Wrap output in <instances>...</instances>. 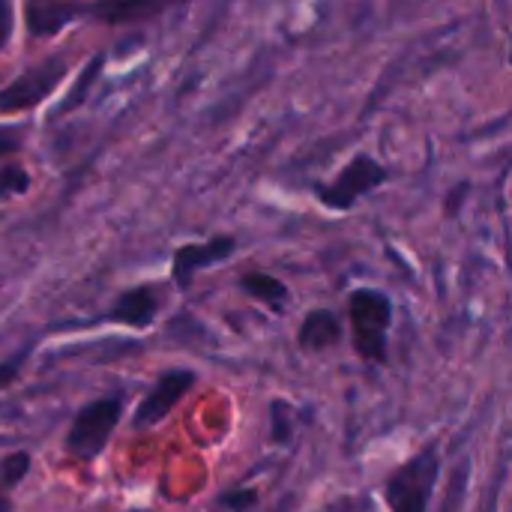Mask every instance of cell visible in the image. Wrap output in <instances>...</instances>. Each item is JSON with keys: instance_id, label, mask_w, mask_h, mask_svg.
<instances>
[{"instance_id": "cell-1", "label": "cell", "mask_w": 512, "mask_h": 512, "mask_svg": "<svg viewBox=\"0 0 512 512\" xmlns=\"http://www.w3.org/2000/svg\"><path fill=\"white\" fill-rule=\"evenodd\" d=\"M348 324L351 342L360 360L387 363L390 327H393V300L375 288H357L348 297Z\"/></svg>"}, {"instance_id": "cell-2", "label": "cell", "mask_w": 512, "mask_h": 512, "mask_svg": "<svg viewBox=\"0 0 512 512\" xmlns=\"http://www.w3.org/2000/svg\"><path fill=\"white\" fill-rule=\"evenodd\" d=\"M441 480L438 447L429 444L402 462L384 483V504L390 512H429L435 486Z\"/></svg>"}, {"instance_id": "cell-3", "label": "cell", "mask_w": 512, "mask_h": 512, "mask_svg": "<svg viewBox=\"0 0 512 512\" xmlns=\"http://www.w3.org/2000/svg\"><path fill=\"white\" fill-rule=\"evenodd\" d=\"M120 414H123V402L114 396L84 405L66 432V453L81 462H93L105 450L111 432L117 429Z\"/></svg>"}, {"instance_id": "cell-4", "label": "cell", "mask_w": 512, "mask_h": 512, "mask_svg": "<svg viewBox=\"0 0 512 512\" xmlns=\"http://www.w3.org/2000/svg\"><path fill=\"white\" fill-rule=\"evenodd\" d=\"M381 183H387V168L372 156H354L330 186H318V198L333 210H351L366 192L378 189Z\"/></svg>"}, {"instance_id": "cell-5", "label": "cell", "mask_w": 512, "mask_h": 512, "mask_svg": "<svg viewBox=\"0 0 512 512\" xmlns=\"http://www.w3.org/2000/svg\"><path fill=\"white\" fill-rule=\"evenodd\" d=\"M63 75H66V63L60 57H51V60L39 63L33 69L21 72L12 84H6L0 90V111L3 114H15V111L39 105L45 96H51L57 90Z\"/></svg>"}, {"instance_id": "cell-6", "label": "cell", "mask_w": 512, "mask_h": 512, "mask_svg": "<svg viewBox=\"0 0 512 512\" xmlns=\"http://www.w3.org/2000/svg\"><path fill=\"white\" fill-rule=\"evenodd\" d=\"M192 384H195V372L192 369H171V372H165L153 384V390L141 399V405L135 408L132 426L135 429H150V426L162 423L180 405V399L192 390Z\"/></svg>"}, {"instance_id": "cell-7", "label": "cell", "mask_w": 512, "mask_h": 512, "mask_svg": "<svg viewBox=\"0 0 512 512\" xmlns=\"http://www.w3.org/2000/svg\"><path fill=\"white\" fill-rule=\"evenodd\" d=\"M234 246H237L234 237H213V240H207V243L180 246V249L174 252V267H171L174 282H177L180 288H189L198 270L225 261V258L234 252Z\"/></svg>"}, {"instance_id": "cell-8", "label": "cell", "mask_w": 512, "mask_h": 512, "mask_svg": "<svg viewBox=\"0 0 512 512\" xmlns=\"http://www.w3.org/2000/svg\"><path fill=\"white\" fill-rule=\"evenodd\" d=\"M342 342V321L330 309H312L297 330V345L303 351H330Z\"/></svg>"}, {"instance_id": "cell-9", "label": "cell", "mask_w": 512, "mask_h": 512, "mask_svg": "<svg viewBox=\"0 0 512 512\" xmlns=\"http://www.w3.org/2000/svg\"><path fill=\"white\" fill-rule=\"evenodd\" d=\"M156 312H159L156 291L147 288V285H141V288H132V291H126V294L117 297V303L111 309V318L120 321V324H126V327H138L141 330V327H150L153 324Z\"/></svg>"}, {"instance_id": "cell-10", "label": "cell", "mask_w": 512, "mask_h": 512, "mask_svg": "<svg viewBox=\"0 0 512 512\" xmlns=\"http://www.w3.org/2000/svg\"><path fill=\"white\" fill-rule=\"evenodd\" d=\"M171 3L177 0H93L90 12L102 24H129V21H141V18L162 12Z\"/></svg>"}, {"instance_id": "cell-11", "label": "cell", "mask_w": 512, "mask_h": 512, "mask_svg": "<svg viewBox=\"0 0 512 512\" xmlns=\"http://www.w3.org/2000/svg\"><path fill=\"white\" fill-rule=\"evenodd\" d=\"M75 12H78V3H69V0H30L27 3V27L36 36H51L63 24H69V18Z\"/></svg>"}, {"instance_id": "cell-12", "label": "cell", "mask_w": 512, "mask_h": 512, "mask_svg": "<svg viewBox=\"0 0 512 512\" xmlns=\"http://www.w3.org/2000/svg\"><path fill=\"white\" fill-rule=\"evenodd\" d=\"M240 288L249 294V297H255V300H261V303H267L270 309H276V312H282L285 309V300H288V288H285V282H279L276 276H270V273H246L243 279H240Z\"/></svg>"}, {"instance_id": "cell-13", "label": "cell", "mask_w": 512, "mask_h": 512, "mask_svg": "<svg viewBox=\"0 0 512 512\" xmlns=\"http://www.w3.org/2000/svg\"><path fill=\"white\" fill-rule=\"evenodd\" d=\"M99 69H102V57H93L87 66H84V72L78 75V81H75V87L69 90V99L60 105V114H66V111H72V108H78L87 96H90V87H93V81H96V75H99Z\"/></svg>"}, {"instance_id": "cell-14", "label": "cell", "mask_w": 512, "mask_h": 512, "mask_svg": "<svg viewBox=\"0 0 512 512\" xmlns=\"http://www.w3.org/2000/svg\"><path fill=\"white\" fill-rule=\"evenodd\" d=\"M30 471V456L27 453H12L0 462V486L3 489H12L18 486Z\"/></svg>"}, {"instance_id": "cell-15", "label": "cell", "mask_w": 512, "mask_h": 512, "mask_svg": "<svg viewBox=\"0 0 512 512\" xmlns=\"http://www.w3.org/2000/svg\"><path fill=\"white\" fill-rule=\"evenodd\" d=\"M27 186H30V177H27L24 168H18V165H3L0 168V198H6V195H24Z\"/></svg>"}, {"instance_id": "cell-16", "label": "cell", "mask_w": 512, "mask_h": 512, "mask_svg": "<svg viewBox=\"0 0 512 512\" xmlns=\"http://www.w3.org/2000/svg\"><path fill=\"white\" fill-rule=\"evenodd\" d=\"M219 504H222L225 510L243 512L258 504V492H255V489H234V492H225Z\"/></svg>"}, {"instance_id": "cell-17", "label": "cell", "mask_w": 512, "mask_h": 512, "mask_svg": "<svg viewBox=\"0 0 512 512\" xmlns=\"http://www.w3.org/2000/svg\"><path fill=\"white\" fill-rule=\"evenodd\" d=\"M21 150V132L15 126H0V159Z\"/></svg>"}, {"instance_id": "cell-18", "label": "cell", "mask_w": 512, "mask_h": 512, "mask_svg": "<svg viewBox=\"0 0 512 512\" xmlns=\"http://www.w3.org/2000/svg\"><path fill=\"white\" fill-rule=\"evenodd\" d=\"M12 21H15V15H12V0H0V48L9 42V36H12Z\"/></svg>"}, {"instance_id": "cell-19", "label": "cell", "mask_w": 512, "mask_h": 512, "mask_svg": "<svg viewBox=\"0 0 512 512\" xmlns=\"http://www.w3.org/2000/svg\"><path fill=\"white\" fill-rule=\"evenodd\" d=\"M18 378V363H0V387H9Z\"/></svg>"}, {"instance_id": "cell-20", "label": "cell", "mask_w": 512, "mask_h": 512, "mask_svg": "<svg viewBox=\"0 0 512 512\" xmlns=\"http://www.w3.org/2000/svg\"><path fill=\"white\" fill-rule=\"evenodd\" d=\"M6 489L0 486V512H9V501H6V495H3Z\"/></svg>"}]
</instances>
